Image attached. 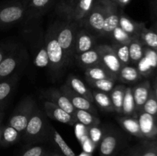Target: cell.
I'll return each mask as SVG.
<instances>
[{"label":"cell","mask_w":157,"mask_h":156,"mask_svg":"<svg viewBox=\"0 0 157 156\" xmlns=\"http://www.w3.org/2000/svg\"><path fill=\"white\" fill-rule=\"evenodd\" d=\"M44 38L49 61L48 68L55 77L61 76L67 65L64 52L57 39V28L55 23L48 28L44 34Z\"/></svg>","instance_id":"obj_1"},{"label":"cell","mask_w":157,"mask_h":156,"mask_svg":"<svg viewBox=\"0 0 157 156\" xmlns=\"http://www.w3.org/2000/svg\"><path fill=\"white\" fill-rule=\"evenodd\" d=\"M57 28V39L64 52L67 67L71 65L75 60V44L76 35L79 30V24L64 20L55 23Z\"/></svg>","instance_id":"obj_2"},{"label":"cell","mask_w":157,"mask_h":156,"mask_svg":"<svg viewBox=\"0 0 157 156\" xmlns=\"http://www.w3.org/2000/svg\"><path fill=\"white\" fill-rule=\"evenodd\" d=\"M47 116L37 106L23 132V139L27 143L42 142L48 139L51 125L47 121Z\"/></svg>","instance_id":"obj_3"},{"label":"cell","mask_w":157,"mask_h":156,"mask_svg":"<svg viewBox=\"0 0 157 156\" xmlns=\"http://www.w3.org/2000/svg\"><path fill=\"white\" fill-rule=\"evenodd\" d=\"M96 0H61L56 6V12L64 20L75 21L81 26Z\"/></svg>","instance_id":"obj_4"},{"label":"cell","mask_w":157,"mask_h":156,"mask_svg":"<svg viewBox=\"0 0 157 156\" xmlns=\"http://www.w3.org/2000/svg\"><path fill=\"white\" fill-rule=\"evenodd\" d=\"M27 9L24 2L10 0L0 4V28L15 25L26 18Z\"/></svg>","instance_id":"obj_5"},{"label":"cell","mask_w":157,"mask_h":156,"mask_svg":"<svg viewBox=\"0 0 157 156\" xmlns=\"http://www.w3.org/2000/svg\"><path fill=\"white\" fill-rule=\"evenodd\" d=\"M36 106V102L33 98L31 96L25 97L15 107L9 117L8 124L22 135Z\"/></svg>","instance_id":"obj_6"},{"label":"cell","mask_w":157,"mask_h":156,"mask_svg":"<svg viewBox=\"0 0 157 156\" xmlns=\"http://www.w3.org/2000/svg\"><path fill=\"white\" fill-rule=\"evenodd\" d=\"M124 144L125 139L119 130L114 128L106 130L100 142V156H117Z\"/></svg>","instance_id":"obj_7"},{"label":"cell","mask_w":157,"mask_h":156,"mask_svg":"<svg viewBox=\"0 0 157 156\" xmlns=\"http://www.w3.org/2000/svg\"><path fill=\"white\" fill-rule=\"evenodd\" d=\"M104 23V9L101 2L96 0L93 7L83 20L81 25L91 34H96L102 36Z\"/></svg>","instance_id":"obj_8"},{"label":"cell","mask_w":157,"mask_h":156,"mask_svg":"<svg viewBox=\"0 0 157 156\" xmlns=\"http://www.w3.org/2000/svg\"><path fill=\"white\" fill-rule=\"evenodd\" d=\"M26 52L17 46L0 63V81L9 77L17 72L18 67L25 60Z\"/></svg>","instance_id":"obj_9"},{"label":"cell","mask_w":157,"mask_h":156,"mask_svg":"<svg viewBox=\"0 0 157 156\" xmlns=\"http://www.w3.org/2000/svg\"><path fill=\"white\" fill-rule=\"evenodd\" d=\"M104 9V23L102 36L110 38L113 31L119 26V7L112 0H98Z\"/></svg>","instance_id":"obj_10"},{"label":"cell","mask_w":157,"mask_h":156,"mask_svg":"<svg viewBox=\"0 0 157 156\" xmlns=\"http://www.w3.org/2000/svg\"><path fill=\"white\" fill-rule=\"evenodd\" d=\"M96 49L101 58V64L118 78L122 64L118 60L112 46L108 44H100L97 46Z\"/></svg>","instance_id":"obj_11"},{"label":"cell","mask_w":157,"mask_h":156,"mask_svg":"<svg viewBox=\"0 0 157 156\" xmlns=\"http://www.w3.org/2000/svg\"><path fill=\"white\" fill-rule=\"evenodd\" d=\"M60 90L67 96V99L70 100V102L76 110H85V111L90 112L94 115H98V110L93 102H90L88 99L75 93L67 85L64 84L61 86Z\"/></svg>","instance_id":"obj_12"},{"label":"cell","mask_w":157,"mask_h":156,"mask_svg":"<svg viewBox=\"0 0 157 156\" xmlns=\"http://www.w3.org/2000/svg\"><path fill=\"white\" fill-rule=\"evenodd\" d=\"M43 112L48 117L61 123L74 125L77 122L75 116L48 100L43 102Z\"/></svg>","instance_id":"obj_13"},{"label":"cell","mask_w":157,"mask_h":156,"mask_svg":"<svg viewBox=\"0 0 157 156\" xmlns=\"http://www.w3.org/2000/svg\"><path fill=\"white\" fill-rule=\"evenodd\" d=\"M43 97L45 98L48 101L52 102L59 106L64 111L68 113L69 114L74 116L76 109L73 106L71 102H70L67 96L62 93L60 90L55 88H51L49 90H45L42 93Z\"/></svg>","instance_id":"obj_14"},{"label":"cell","mask_w":157,"mask_h":156,"mask_svg":"<svg viewBox=\"0 0 157 156\" xmlns=\"http://www.w3.org/2000/svg\"><path fill=\"white\" fill-rule=\"evenodd\" d=\"M58 0H28L25 4L27 9V20L41 17L48 12Z\"/></svg>","instance_id":"obj_15"},{"label":"cell","mask_w":157,"mask_h":156,"mask_svg":"<svg viewBox=\"0 0 157 156\" xmlns=\"http://www.w3.org/2000/svg\"><path fill=\"white\" fill-rule=\"evenodd\" d=\"M138 122L144 139L155 140L157 137V122L154 116L144 111L139 113Z\"/></svg>","instance_id":"obj_16"},{"label":"cell","mask_w":157,"mask_h":156,"mask_svg":"<svg viewBox=\"0 0 157 156\" xmlns=\"http://www.w3.org/2000/svg\"><path fill=\"white\" fill-rule=\"evenodd\" d=\"M95 44L96 39L93 34L85 28L79 29L75 38V56L94 48Z\"/></svg>","instance_id":"obj_17"},{"label":"cell","mask_w":157,"mask_h":156,"mask_svg":"<svg viewBox=\"0 0 157 156\" xmlns=\"http://www.w3.org/2000/svg\"><path fill=\"white\" fill-rule=\"evenodd\" d=\"M18 80V73H15L9 77L0 81V110H2L11 95L13 93L15 87Z\"/></svg>","instance_id":"obj_18"},{"label":"cell","mask_w":157,"mask_h":156,"mask_svg":"<svg viewBox=\"0 0 157 156\" xmlns=\"http://www.w3.org/2000/svg\"><path fill=\"white\" fill-rule=\"evenodd\" d=\"M119 26L132 38H140L141 32L146 28L144 23L133 21L121 12L120 13Z\"/></svg>","instance_id":"obj_19"},{"label":"cell","mask_w":157,"mask_h":156,"mask_svg":"<svg viewBox=\"0 0 157 156\" xmlns=\"http://www.w3.org/2000/svg\"><path fill=\"white\" fill-rule=\"evenodd\" d=\"M150 90H151V86L150 82L147 80L137 84L133 88H132L136 113H139L142 111L143 106L147 99H148Z\"/></svg>","instance_id":"obj_20"},{"label":"cell","mask_w":157,"mask_h":156,"mask_svg":"<svg viewBox=\"0 0 157 156\" xmlns=\"http://www.w3.org/2000/svg\"><path fill=\"white\" fill-rule=\"evenodd\" d=\"M65 84L68 86L71 90H73L75 93L81 95V96L86 98L90 102L94 103V98L93 95H92V91L78 76H75L73 74H70L67 76V83Z\"/></svg>","instance_id":"obj_21"},{"label":"cell","mask_w":157,"mask_h":156,"mask_svg":"<svg viewBox=\"0 0 157 156\" xmlns=\"http://www.w3.org/2000/svg\"><path fill=\"white\" fill-rule=\"evenodd\" d=\"M75 62L85 69L101 64V58L96 47L84 53L76 55Z\"/></svg>","instance_id":"obj_22"},{"label":"cell","mask_w":157,"mask_h":156,"mask_svg":"<svg viewBox=\"0 0 157 156\" xmlns=\"http://www.w3.org/2000/svg\"><path fill=\"white\" fill-rule=\"evenodd\" d=\"M48 140L52 142L54 146L56 147L61 154L64 156H76L72 148L67 145L60 133L52 125L50 126Z\"/></svg>","instance_id":"obj_23"},{"label":"cell","mask_w":157,"mask_h":156,"mask_svg":"<svg viewBox=\"0 0 157 156\" xmlns=\"http://www.w3.org/2000/svg\"><path fill=\"white\" fill-rule=\"evenodd\" d=\"M85 76L86 79L94 80L107 79L116 81L117 80V76L112 73L102 64L85 69Z\"/></svg>","instance_id":"obj_24"},{"label":"cell","mask_w":157,"mask_h":156,"mask_svg":"<svg viewBox=\"0 0 157 156\" xmlns=\"http://www.w3.org/2000/svg\"><path fill=\"white\" fill-rule=\"evenodd\" d=\"M117 122L126 132L140 139H144L140 128L138 119L136 117L125 116H120L117 118Z\"/></svg>","instance_id":"obj_25"},{"label":"cell","mask_w":157,"mask_h":156,"mask_svg":"<svg viewBox=\"0 0 157 156\" xmlns=\"http://www.w3.org/2000/svg\"><path fill=\"white\" fill-rule=\"evenodd\" d=\"M140 71L135 67L130 65L122 66L118 74L117 80L124 84H133L141 79Z\"/></svg>","instance_id":"obj_26"},{"label":"cell","mask_w":157,"mask_h":156,"mask_svg":"<svg viewBox=\"0 0 157 156\" xmlns=\"http://www.w3.org/2000/svg\"><path fill=\"white\" fill-rule=\"evenodd\" d=\"M21 137V133L9 124L2 128L0 146L6 147L18 142Z\"/></svg>","instance_id":"obj_27"},{"label":"cell","mask_w":157,"mask_h":156,"mask_svg":"<svg viewBox=\"0 0 157 156\" xmlns=\"http://www.w3.org/2000/svg\"><path fill=\"white\" fill-rule=\"evenodd\" d=\"M35 56H34V64L36 67L44 68L49 67V61L46 50L44 38L41 37L38 42V45H35Z\"/></svg>","instance_id":"obj_28"},{"label":"cell","mask_w":157,"mask_h":156,"mask_svg":"<svg viewBox=\"0 0 157 156\" xmlns=\"http://www.w3.org/2000/svg\"><path fill=\"white\" fill-rule=\"evenodd\" d=\"M130 63L137 64L144 56V45L140 38H134L128 44Z\"/></svg>","instance_id":"obj_29"},{"label":"cell","mask_w":157,"mask_h":156,"mask_svg":"<svg viewBox=\"0 0 157 156\" xmlns=\"http://www.w3.org/2000/svg\"><path fill=\"white\" fill-rule=\"evenodd\" d=\"M92 95L94 103L96 104L101 110L105 112H115L109 93L94 90L92 91Z\"/></svg>","instance_id":"obj_30"},{"label":"cell","mask_w":157,"mask_h":156,"mask_svg":"<svg viewBox=\"0 0 157 156\" xmlns=\"http://www.w3.org/2000/svg\"><path fill=\"white\" fill-rule=\"evenodd\" d=\"M74 116H75L77 122H80L88 128L98 126L101 122L100 119L96 115L92 114L90 112L85 111V110H76Z\"/></svg>","instance_id":"obj_31"},{"label":"cell","mask_w":157,"mask_h":156,"mask_svg":"<svg viewBox=\"0 0 157 156\" xmlns=\"http://www.w3.org/2000/svg\"><path fill=\"white\" fill-rule=\"evenodd\" d=\"M125 89L126 87L124 85L115 86L114 88L110 93V99L115 112L120 115H122L123 102H124Z\"/></svg>","instance_id":"obj_32"},{"label":"cell","mask_w":157,"mask_h":156,"mask_svg":"<svg viewBox=\"0 0 157 156\" xmlns=\"http://www.w3.org/2000/svg\"><path fill=\"white\" fill-rule=\"evenodd\" d=\"M136 106H135L134 99H133L132 88L126 87L124 102H123L122 115L125 116H134V117H136Z\"/></svg>","instance_id":"obj_33"},{"label":"cell","mask_w":157,"mask_h":156,"mask_svg":"<svg viewBox=\"0 0 157 156\" xmlns=\"http://www.w3.org/2000/svg\"><path fill=\"white\" fill-rule=\"evenodd\" d=\"M140 40L142 41L144 45L157 52V33L153 29H147L145 28L141 32Z\"/></svg>","instance_id":"obj_34"},{"label":"cell","mask_w":157,"mask_h":156,"mask_svg":"<svg viewBox=\"0 0 157 156\" xmlns=\"http://www.w3.org/2000/svg\"><path fill=\"white\" fill-rule=\"evenodd\" d=\"M86 80L90 87L94 88V90L104 92V93H109V94L115 87V81L112 80L104 79L94 80L86 79Z\"/></svg>","instance_id":"obj_35"},{"label":"cell","mask_w":157,"mask_h":156,"mask_svg":"<svg viewBox=\"0 0 157 156\" xmlns=\"http://www.w3.org/2000/svg\"><path fill=\"white\" fill-rule=\"evenodd\" d=\"M112 47L114 50L115 54L117 57L122 66L129 65L130 63V54H129L128 44H120V43H113Z\"/></svg>","instance_id":"obj_36"},{"label":"cell","mask_w":157,"mask_h":156,"mask_svg":"<svg viewBox=\"0 0 157 156\" xmlns=\"http://www.w3.org/2000/svg\"><path fill=\"white\" fill-rule=\"evenodd\" d=\"M142 111L154 116L155 118L157 116V99L154 90L152 88L150 90L148 99H147L144 106H143Z\"/></svg>","instance_id":"obj_37"},{"label":"cell","mask_w":157,"mask_h":156,"mask_svg":"<svg viewBox=\"0 0 157 156\" xmlns=\"http://www.w3.org/2000/svg\"><path fill=\"white\" fill-rule=\"evenodd\" d=\"M110 38L113 39V43H120V44H129L131 40L133 39L128 34L122 30L120 26H118L113 31V32L110 35Z\"/></svg>","instance_id":"obj_38"},{"label":"cell","mask_w":157,"mask_h":156,"mask_svg":"<svg viewBox=\"0 0 157 156\" xmlns=\"http://www.w3.org/2000/svg\"><path fill=\"white\" fill-rule=\"evenodd\" d=\"M142 145L140 156H157V140H146Z\"/></svg>","instance_id":"obj_39"},{"label":"cell","mask_w":157,"mask_h":156,"mask_svg":"<svg viewBox=\"0 0 157 156\" xmlns=\"http://www.w3.org/2000/svg\"><path fill=\"white\" fill-rule=\"evenodd\" d=\"M46 152L44 147L41 145H34L28 148L21 156H43Z\"/></svg>","instance_id":"obj_40"},{"label":"cell","mask_w":157,"mask_h":156,"mask_svg":"<svg viewBox=\"0 0 157 156\" xmlns=\"http://www.w3.org/2000/svg\"><path fill=\"white\" fill-rule=\"evenodd\" d=\"M16 47V44H12V43H6V44H0V63Z\"/></svg>","instance_id":"obj_41"},{"label":"cell","mask_w":157,"mask_h":156,"mask_svg":"<svg viewBox=\"0 0 157 156\" xmlns=\"http://www.w3.org/2000/svg\"><path fill=\"white\" fill-rule=\"evenodd\" d=\"M142 144L137 145L136 146L131 147V148L122 151L117 156H140L141 152H142Z\"/></svg>","instance_id":"obj_42"},{"label":"cell","mask_w":157,"mask_h":156,"mask_svg":"<svg viewBox=\"0 0 157 156\" xmlns=\"http://www.w3.org/2000/svg\"><path fill=\"white\" fill-rule=\"evenodd\" d=\"M119 8L124 7L131 2V0H112Z\"/></svg>","instance_id":"obj_43"},{"label":"cell","mask_w":157,"mask_h":156,"mask_svg":"<svg viewBox=\"0 0 157 156\" xmlns=\"http://www.w3.org/2000/svg\"><path fill=\"white\" fill-rule=\"evenodd\" d=\"M150 6H151L153 15L157 19V0H150Z\"/></svg>","instance_id":"obj_44"},{"label":"cell","mask_w":157,"mask_h":156,"mask_svg":"<svg viewBox=\"0 0 157 156\" xmlns=\"http://www.w3.org/2000/svg\"><path fill=\"white\" fill-rule=\"evenodd\" d=\"M153 90H154L155 95H156V99H157V79H156V80L155 81V83H154V87H153Z\"/></svg>","instance_id":"obj_45"},{"label":"cell","mask_w":157,"mask_h":156,"mask_svg":"<svg viewBox=\"0 0 157 156\" xmlns=\"http://www.w3.org/2000/svg\"><path fill=\"white\" fill-rule=\"evenodd\" d=\"M50 153L51 156H64L63 154H60V153H58V152H49Z\"/></svg>","instance_id":"obj_46"},{"label":"cell","mask_w":157,"mask_h":156,"mask_svg":"<svg viewBox=\"0 0 157 156\" xmlns=\"http://www.w3.org/2000/svg\"><path fill=\"white\" fill-rule=\"evenodd\" d=\"M153 26H154V29H153V30L155 31V32H156L157 33V19H156V21H155L154 25H153Z\"/></svg>","instance_id":"obj_47"},{"label":"cell","mask_w":157,"mask_h":156,"mask_svg":"<svg viewBox=\"0 0 157 156\" xmlns=\"http://www.w3.org/2000/svg\"><path fill=\"white\" fill-rule=\"evenodd\" d=\"M3 115H4V113H3L2 110H0V122H2V119Z\"/></svg>","instance_id":"obj_48"},{"label":"cell","mask_w":157,"mask_h":156,"mask_svg":"<svg viewBox=\"0 0 157 156\" xmlns=\"http://www.w3.org/2000/svg\"><path fill=\"white\" fill-rule=\"evenodd\" d=\"M2 122H0V139H1V133H2Z\"/></svg>","instance_id":"obj_49"},{"label":"cell","mask_w":157,"mask_h":156,"mask_svg":"<svg viewBox=\"0 0 157 156\" xmlns=\"http://www.w3.org/2000/svg\"><path fill=\"white\" fill-rule=\"evenodd\" d=\"M43 156H51V154H50V153L48 152V151H46L45 154H44Z\"/></svg>","instance_id":"obj_50"},{"label":"cell","mask_w":157,"mask_h":156,"mask_svg":"<svg viewBox=\"0 0 157 156\" xmlns=\"http://www.w3.org/2000/svg\"><path fill=\"white\" fill-rule=\"evenodd\" d=\"M19 1H21V2H24V3H25L26 2L28 1V0H19Z\"/></svg>","instance_id":"obj_51"}]
</instances>
